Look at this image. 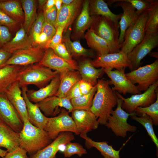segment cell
Wrapping results in <instances>:
<instances>
[{
	"mask_svg": "<svg viewBox=\"0 0 158 158\" xmlns=\"http://www.w3.org/2000/svg\"><path fill=\"white\" fill-rule=\"evenodd\" d=\"M126 77L140 91H145L151 85L158 81V59L151 64L125 73Z\"/></svg>",
	"mask_w": 158,
	"mask_h": 158,
	"instance_id": "7",
	"label": "cell"
},
{
	"mask_svg": "<svg viewBox=\"0 0 158 158\" xmlns=\"http://www.w3.org/2000/svg\"><path fill=\"white\" fill-rule=\"evenodd\" d=\"M91 28L98 36L108 43L110 53L120 51L121 45L119 44V25L102 16H95Z\"/></svg>",
	"mask_w": 158,
	"mask_h": 158,
	"instance_id": "4",
	"label": "cell"
},
{
	"mask_svg": "<svg viewBox=\"0 0 158 158\" xmlns=\"http://www.w3.org/2000/svg\"><path fill=\"white\" fill-rule=\"evenodd\" d=\"M85 38L88 46L97 52V56L110 53L107 42L97 35L91 28L86 32Z\"/></svg>",
	"mask_w": 158,
	"mask_h": 158,
	"instance_id": "32",
	"label": "cell"
},
{
	"mask_svg": "<svg viewBox=\"0 0 158 158\" xmlns=\"http://www.w3.org/2000/svg\"><path fill=\"white\" fill-rule=\"evenodd\" d=\"M55 0H48L46 3L43 11H47L51 8L54 6Z\"/></svg>",
	"mask_w": 158,
	"mask_h": 158,
	"instance_id": "53",
	"label": "cell"
},
{
	"mask_svg": "<svg viewBox=\"0 0 158 158\" xmlns=\"http://www.w3.org/2000/svg\"><path fill=\"white\" fill-rule=\"evenodd\" d=\"M60 75L59 73L45 86L37 90H28L27 95L32 102L37 103L47 98L54 96L59 85Z\"/></svg>",
	"mask_w": 158,
	"mask_h": 158,
	"instance_id": "23",
	"label": "cell"
},
{
	"mask_svg": "<svg viewBox=\"0 0 158 158\" xmlns=\"http://www.w3.org/2000/svg\"><path fill=\"white\" fill-rule=\"evenodd\" d=\"M75 137L72 133L63 132L49 145L39 151L30 158H56V155L61 147L71 142Z\"/></svg>",
	"mask_w": 158,
	"mask_h": 158,
	"instance_id": "19",
	"label": "cell"
},
{
	"mask_svg": "<svg viewBox=\"0 0 158 158\" xmlns=\"http://www.w3.org/2000/svg\"><path fill=\"white\" fill-rule=\"evenodd\" d=\"M64 26H60L56 29L55 34L52 39L44 45V48L53 49L55 46L62 42L63 32L65 28Z\"/></svg>",
	"mask_w": 158,
	"mask_h": 158,
	"instance_id": "42",
	"label": "cell"
},
{
	"mask_svg": "<svg viewBox=\"0 0 158 158\" xmlns=\"http://www.w3.org/2000/svg\"><path fill=\"white\" fill-rule=\"evenodd\" d=\"M44 21L54 27L57 17V10L55 5L51 9L43 11Z\"/></svg>",
	"mask_w": 158,
	"mask_h": 158,
	"instance_id": "47",
	"label": "cell"
},
{
	"mask_svg": "<svg viewBox=\"0 0 158 158\" xmlns=\"http://www.w3.org/2000/svg\"><path fill=\"white\" fill-rule=\"evenodd\" d=\"M59 73L38 63L23 67L17 80L21 87L33 85L39 89L48 85Z\"/></svg>",
	"mask_w": 158,
	"mask_h": 158,
	"instance_id": "3",
	"label": "cell"
},
{
	"mask_svg": "<svg viewBox=\"0 0 158 158\" xmlns=\"http://www.w3.org/2000/svg\"><path fill=\"white\" fill-rule=\"evenodd\" d=\"M97 90V85L94 86L88 93L71 100L74 109L89 110Z\"/></svg>",
	"mask_w": 158,
	"mask_h": 158,
	"instance_id": "37",
	"label": "cell"
},
{
	"mask_svg": "<svg viewBox=\"0 0 158 158\" xmlns=\"http://www.w3.org/2000/svg\"><path fill=\"white\" fill-rule=\"evenodd\" d=\"M78 83L82 95L88 93L94 87L90 83L82 79L78 82Z\"/></svg>",
	"mask_w": 158,
	"mask_h": 158,
	"instance_id": "51",
	"label": "cell"
},
{
	"mask_svg": "<svg viewBox=\"0 0 158 158\" xmlns=\"http://www.w3.org/2000/svg\"><path fill=\"white\" fill-rule=\"evenodd\" d=\"M11 35L9 29L7 27L0 25V49L9 42Z\"/></svg>",
	"mask_w": 158,
	"mask_h": 158,
	"instance_id": "46",
	"label": "cell"
},
{
	"mask_svg": "<svg viewBox=\"0 0 158 158\" xmlns=\"http://www.w3.org/2000/svg\"><path fill=\"white\" fill-rule=\"evenodd\" d=\"M0 10L19 23L24 21L23 11L18 0H0Z\"/></svg>",
	"mask_w": 158,
	"mask_h": 158,
	"instance_id": "33",
	"label": "cell"
},
{
	"mask_svg": "<svg viewBox=\"0 0 158 158\" xmlns=\"http://www.w3.org/2000/svg\"><path fill=\"white\" fill-rule=\"evenodd\" d=\"M40 109L47 117L54 116L59 113L61 109L64 108L69 112L74 110L71 100L66 98L53 96L47 98L38 103Z\"/></svg>",
	"mask_w": 158,
	"mask_h": 158,
	"instance_id": "16",
	"label": "cell"
},
{
	"mask_svg": "<svg viewBox=\"0 0 158 158\" xmlns=\"http://www.w3.org/2000/svg\"><path fill=\"white\" fill-rule=\"evenodd\" d=\"M158 81L150 86L144 93L133 95L127 98L117 91L115 92L117 96L123 100L122 109L128 113H132L138 107H147L155 102L158 96Z\"/></svg>",
	"mask_w": 158,
	"mask_h": 158,
	"instance_id": "9",
	"label": "cell"
},
{
	"mask_svg": "<svg viewBox=\"0 0 158 158\" xmlns=\"http://www.w3.org/2000/svg\"><path fill=\"white\" fill-rule=\"evenodd\" d=\"M38 63L59 73L70 70H78V64L75 60L63 59L56 55L51 48L45 49L44 56Z\"/></svg>",
	"mask_w": 158,
	"mask_h": 158,
	"instance_id": "15",
	"label": "cell"
},
{
	"mask_svg": "<svg viewBox=\"0 0 158 158\" xmlns=\"http://www.w3.org/2000/svg\"><path fill=\"white\" fill-rule=\"evenodd\" d=\"M78 71L81 76V79L93 86L97 85L98 78L104 72L103 68H96L89 59L82 61L78 64Z\"/></svg>",
	"mask_w": 158,
	"mask_h": 158,
	"instance_id": "28",
	"label": "cell"
},
{
	"mask_svg": "<svg viewBox=\"0 0 158 158\" xmlns=\"http://www.w3.org/2000/svg\"><path fill=\"white\" fill-rule=\"evenodd\" d=\"M96 85L97 91L90 110L97 118L99 124L105 125L111 111L117 104L118 97L109 81L99 79Z\"/></svg>",
	"mask_w": 158,
	"mask_h": 158,
	"instance_id": "1",
	"label": "cell"
},
{
	"mask_svg": "<svg viewBox=\"0 0 158 158\" xmlns=\"http://www.w3.org/2000/svg\"><path fill=\"white\" fill-rule=\"evenodd\" d=\"M71 117L80 134H87L97 128L99 124L97 118L89 110L74 109Z\"/></svg>",
	"mask_w": 158,
	"mask_h": 158,
	"instance_id": "17",
	"label": "cell"
},
{
	"mask_svg": "<svg viewBox=\"0 0 158 158\" xmlns=\"http://www.w3.org/2000/svg\"><path fill=\"white\" fill-rule=\"evenodd\" d=\"M7 152L8 151L7 150H4L0 148V157L3 158Z\"/></svg>",
	"mask_w": 158,
	"mask_h": 158,
	"instance_id": "56",
	"label": "cell"
},
{
	"mask_svg": "<svg viewBox=\"0 0 158 158\" xmlns=\"http://www.w3.org/2000/svg\"><path fill=\"white\" fill-rule=\"evenodd\" d=\"M18 23L0 10V25L7 27L9 30H13L17 27Z\"/></svg>",
	"mask_w": 158,
	"mask_h": 158,
	"instance_id": "44",
	"label": "cell"
},
{
	"mask_svg": "<svg viewBox=\"0 0 158 158\" xmlns=\"http://www.w3.org/2000/svg\"><path fill=\"white\" fill-rule=\"evenodd\" d=\"M90 4V11L92 16H101L119 25L118 21L121 18L122 13L117 14L113 13L109 9L107 4L103 0H94Z\"/></svg>",
	"mask_w": 158,
	"mask_h": 158,
	"instance_id": "30",
	"label": "cell"
},
{
	"mask_svg": "<svg viewBox=\"0 0 158 158\" xmlns=\"http://www.w3.org/2000/svg\"><path fill=\"white\" fill-rule=\"evenodd\" d=\"M34 46L32 42L26 33L23 25L16 32L15 37L1 48L11 54L23 49Z\"/></svg>",
	"mask_w": 158,
	"mask_h": 158,
	"instance_id": "24",
	"label": "cell"
},
{
	"mask_svg": "<svg viewBox=\"0 0 158 158\" xmlns=\"http://www.w3.org/2000/svg\"><path fill=\"white\" fill-rule=\"evenodd\" d=\"M130 4L136 9L137 13H141L147 8L154 2L152 0H123Z\"/></svg>",
	"mask_w": 158,
	"mask_h": 158,
	"instance_id": "43",
	"label": "cell"
},
{
	"mask_svg": "<svg viewBox=\"0 0 158 158\" xmlns=\"http://www.w3.org/2000/svg\"><path fill=\"white\" fill-rule=\"evenodd\" d=\"M90 2L89 1L86 0L83 4L82 11L75 23L73 35L75 38H79L82 36L95 19V16L90 15Z\"/></svg>",
	"mask_w": 158,
	"mask_h": 158,
	"instance_id": "27",
	"label": "cell"
},
{
	"mask_svg": "<svg viewBox=\"0 0 158 158\" xmlns=\"http://www.w3.org/2000/svg\"><path fill=\"white\" fill-rule=\"evenodd\" d=\"M23 67L8 65L0 68V94H4L9 87L16 81Z\"/></svg>",
	"mask_w": 158,
	"mask_h": 158,
	"instance_id": "29",
	"label": "cell"
},
{
	"mask_svg": "<svg viewBox=\"0 0 158 158\" xmlns=\"http://www.w3.org/2000/svg\"><path fill=\"white\" fill-rule=\"evenodd\" d=\"M1 123V121L0 120V124Z\"/></svg>",
	"mask_w": 158,
	"mask_h": 158,
	"instance_id": "59",
	"label": "cell"
},
{
	"mask_svg": "<svg viewBox=\"0 0 158 158\" xmlns=\"http://www.w3.org/2000/svg\"><path fill=\"white\" fill-rule=\"evenodd\" d=\"M145 34L158 32V1L154 0L148 8V15L145 26Z\"/></svg>",
	"mask_w": 158,
	"mask_h": 158,
	"instance_id": "36",
	"label": "cell"
},
{
	"mask_svg": "<svg viewBox=\"0 0 158 158\" xmlns=\"http://www.w3.org/2000/svg\"><path fill=\"white\" fill-rule=\"evenodd\" d=\"M95 68H99L108 70L115 68L119 71L130 67L127 55L120 51L119 52L110 53L100 56H97L94 60L91 61Z\"/></svg>",
	"mask_w": 158,
	"mask_h": 158,
	"instance_id": "12",
	"label": "cell"
},
{
	"mask_svg": "<svg viewBox=\"0 0 158 158\" xmlns=\"http://www.w3.org/2000/svg\"><path fill=\"white\" fill-rule=\"evenodd\" d=\"M56 32V29L53 25L44 21L41 32L44 33L46 35L47 39V42L52 39Z\"/></svg>",
	"mask_w": 158,
	"mask_h": 158,
	"instance_id": "48",
	"label": "cell"
},
{
	"mask_svg": "<svg viewBox=\"0 0 158 158\" xmlns=\"http://www.w3.org/2000/svg\"><path fill=\"white\" fill-rule=\"evenodd\" d=\"M80 136L85 140L88 148L95 147L99 150L104 158H121L119 155L121 148L118 150L114 149L112 146L106 141L97 142L93 140L87 134H80Z\"/></svg>",
	"mask_w": 158,
	"mask_h": 158,
	"instance_id": "31",
	"label": "cell"
},
{
	"mask_svg": "<svg viewBox=\"0 0 158 158\" xmlns=\"http://www.w3.org/2000/svg\"><path fill=\"white\" fill-rule=\"evenodd\" d=\"M158 45V32L145 34L142 40L127 54L130 62L131 71L136 69L141 65V61Z\"/></svg>",
	"mask_w": 158,
	"mask_h": 158,
	"instance_id": "10",
	"label": "cell"
},
{
	"mask_svg": "<svg viewBox=\"0 0 158 158\" xmlns=\"http://www.w3.org/2000/svg\"><path fill=\"white\" fill-rule=\"evenodd\" d=\"M149 7L141 13L136 12L133 22L125 33L120 51L127 55L142 40L145 35Z\"/></svg>",
	"mask_w": 158,
	"mask_h": 158,
	"instance_id": "5",
	"label": "cell"
},
{
	"mask_svg": "<svg viewBox=\"0 0 158 158\" xmlns=\"http://www.w3.org/2000/svg\"><path fill=\"white\" fill-rule=\"evenodd\" d=\"M25 150L19 147L14 151L8 152L3 158H29Z\"/></svg>",
	"mask_w": 158,
	"mask_h": 158,
	"instance_id": "49",
	"label": "cell"
},
{
	"mask_svg": "<svg viewBox=\"0 0 158 158\" xmlns=\"http://www.w3.org/2000/svg\"><path fill=\"white\" fill-rule=\"evenodd\" d=\"M52 49L54 53L59 56L68 60H73L72 57L62 42L55 46Z\"/></svg>",
	"mask_w": 158,
	"mask_h": 158,
	"instance_id": "45",
	"label": "cell"
},
{
	"mask_svg": "<svg viewBox=\"0 0 158 158\" xmlns=\"http://www.w3.org/2000/svg\"><path fill=\"white\" fill-rule=\"evenodd\" d=\"M149 54L150 55L154 58H156L158 59V52H150Z\"/></svg>",
	"mask_w": 158,
	"mask_h": 158,
	"instance_id": "58",
	"label": "cell"
},
{
	"mask_svg": "<svg viewBox=\"0 0 158 158\" xmlns=\"http://www.w3.org/2000/svg\"><path fill=\"white\" fill-rule=\"evenodd\" d=\"M83 1L74 0L68 5L63 4L61 8L57 15L54 27L64 26V31H66L75 18Z\"/></svg>",
	"mask_w": 158,
	"mask_h": 158,
	"instance_id": "22",
	"label": "cell"
},
{
	"mask_svg": "<svg viewBox=\"0 0 158 158\" xmlns=\"http://www.w3.org/2000/svg\"><path fill=\"white\" fill-rule=\"evenodd\" d=\"M20 87L16 81L9 87L4 94L23 123L28 120V117L25 102Z\"/></svg>",
	"mask_w": 158,
	"mask_h": 158,
	"instance_id": "18",
	"label": "cell"
},
{
	"mask_svg": "<svg viewBox=\"0 0 158 158\" xmlns=\"http://www.w3.org/2000/svg\"><path fill=\"white\" fill-rule=\"evenodd\" d=\"M136 114L140 115L145 114L151 118L153 125H158V96L156 101L150 105L145 107H138L135 109Z\"/></svg>",
	"mask_w": 158,
	"mask_h": 158,
	"instance_id": "39",
	"label": "cell"
},
{
	"mask_svg": "<svg viewBox=\"0 0 158 158\" xmlns=\"http://www.w3.org/2000/svg\"><path fill=\"white\" fill-rule=\"evenodd\" d=\"M12 54L2 48L0 49V68L2 67Z\"/></svg>",
	"mask_w": 158,
	"mask_h": 158,
	"instance_id": "52",
	"label": "cell"
},
{
	"mask_svg": "<svg viewBox=\"0 0 158 158\" xmlns=\"http://www.w3.org/2000/svg\"><path fill=\"white\" fill-rule=\"evenodd\" d=\"M123 102V100L118 97L117 107L111 111L105 125L111 129L116 136L124 138L127 135V132H135L137 128L127 122L129 116L136 114L135 112L128 113L123 109L121 107Z\"/></svg>",
	"mask_w": 158,
	"mask_h": 158,
	"instance_id": "6",
	"label": "cell"
},
{
	"mask_svg": "<svg viewBox=\"0 0 158 158\" xmlns=\"http://www.w3.org/2000/svg\"><path fill=\"white\" fill-rule=\"evenodd\" d=\"M62 41L72 57L84 56L93 57L95 56L94 52L90 49L83 47L79 41H72L69 33L63 37Z\"/></svg>",
	"mask_w": 158,
	"mask_h": 158,
	"instance_id": "35",
	"label": "cell"
},
{
	"mask_svg": "<svg viewBox=\"0 0 158 158\" xmlns=\"http://www.w3.org/2000/svg\"><path fill=\"white\" fill-rule=\"evenodd\" d=\"M19 133L1 123L0 124V147L6 148L8 152L14 151L20 147Z\"/></svg>",
	"mask_w": 158,
	"mask_h": 158,
	"instance_id": "25",
	"label": "cell"
},
{
	"mask_svg": "<svg viewBox=\"0 0 158 158\" xmlns=\"http://www.w3.org/2000/svg\"><path fill=\"white\" fill-rule=\"evenodd\" d=\"M74 0H62L63 4L68 5L71 3Z\"/></svg>",
	"mask_w": 158,
	"mask_h": 158,
	"instance_id": "57",
	"label": "cell"
},
{
	"mask_svg": "<svg viewBox=\"0 0 158 158\" xmlns=\"http://www.w3.org/2000/svg\"><path fill=\"white\" fill-rule=\"evenodd\" d=\"M62 0H55L54 5L57 10V15L59 13L62 5Z\"/></svg>",
	"mask_w": 158,
	"mask_h": 158,
	"instance_id": "54",
	"label": "cell"
},
{
	"mask_svg": "<svg viewBox=\"0 0 158 158\" xmlns=\"http://www.w3.org/2000/svg\"><path fill=\"white\" fill-rule=\"evenodd\" d=\"M108 1L110 4L115 3V6L120 7L123 9V13L119 22L120 31L118 42L121 45L125 33L135 17L136 11L130 4L123 0H111Z\"/></svg>",
	"mask_w": 158,
	"mask_h": 158,
	"instance_id": "20",
	"label": "cell"
},
{
	"mask_svg": "<svg viewBox=\"0 0 158 158\" xmlns=\"http://www.w3.org/2000/svg\"><path fill=\"white\" fill-rule=\"evenodd\" d=\"M138 116L136 114L130 116L132 119L134 120L142 125L146 129L148 135L152 141L158 148V139L153 129L152 121L150 117L145 114H142Z\"/></svg>",
	"mask_w": 158,
	"mask_h": 158,
	"instance_id": "38",
	"label": "cell"
},
{
	"mask_svg": "<svg viewBox=\"0 0 158 158\" xmlns=\"http://www.w3.org/2000/svg\"><path fill=\"white\" fill-rule=\"evenodd\" d=\"M0 120L17 133L23 128V123L4 94H0Z\"/></svg>",
	"mask_w": 158,
	"mask_h": 158,
	"instance_id": "13",
	"label": "cell"
},
{
	"mask_svg": "<svg viewBox=\"0 0 158 158\" xmlns=\"http://www.w3.org/2000/svg\"><path fill=\"white\" fill-rule=\"evenodd\" d=\"M45 49L43 45H40L18 51L12 54L2 67L8 65L26 66L39 63Z\"/></svg>",
	"mask_w": 158,
	"mask_h": 158,
	"instance_id": "11",
	"label": "cell"
},
{
	"mask_svg": "<svg viewBox=\"0 0 158 158\" xmlns=\"http://www.w3.org/2000/svg\"><path fill=\"white\" fill-rule=\"evenodd\" d=\"M21 88L22 95L26 104L28 121L34 126L44 130L48 117L42 112L37 103L34 104L28 99L26 93L27 86Z\"/></svg>",
	"mask_w": 158,
	"mask_h": 158,
	"instance_id": "21",
	"label": "cell"
},
{
	"mask_svg": "<svg viewBox=\"0 0 158 158\" xmlns=\"http://www.w3.org/2000/svg\"><path fill=\"white\" fill-rule=\"evenodd\" d=\"M44 130L52 140L55 139L63 132L79 134L73 119L69 115L68 111L64 108L61 109L57 116L48 118Z\"/></svg>",
	"mask_w": 158,
	"mask_h": 158,
	"instance_id": "8",
	"label": "cell"
},
{
	"mask_svg": "<svg viewBox=\"0 0 158 158\" xmlns=\"http://www.w3.org/2000/svg\"><path fill=\"white\" fill-rule=\"evenodd\" d=\"M21 2L24 16L23 26L28 34L37 16L36 1L34 0H22L21 1Z\"/></svg>",
	"mask_w": 158,
	"mask_h": 158,
	"instance_id": "34",
	"label": "cell"
},
{
	"mask_svg": "<svg viewBox=\"0 0 158 158\" xmlns=\"http://www.w3.org/2000/svg\"><path fill=\"white\" fill-rule=\"evenodd\" d=\"M60 81L58 90L55 96L66 97L71 89L81 79L78 70H70L60 73Z\"/></svg>",
	"mask_w": 158,
	"mask_h": 158,
	"instance_id": "26",
	"label": "cell"
},
{
	"mask_svg": "<svg viewBox=\"0 0 158 158\" xmlns=\"http://www.w3.org/2000/svg\"><path fill=\"white\" fill-rule=\"evenodd\" d=\"M44 21L43 11H42L37 15L36 19L33 24L29 32L30 35L29 36L33 44V40L35 37L41 32L42 26Z\"/></svg>",
	"mask_w": 158,
	"mask_h": 158,
	"instance_id": "41",
	"label": "cell"
},
{
	"mask_svg": "<svg viewBox=\"0 0 158 158\" xmlns=\"http://www.w3.org/2000/svg\"><path fill=\"white\" fill-rule=\"evenodd\" d=\"M47 1V0H39L38 2L40 7L41 8H43Z\"/></svg>",
	"mask_w": 158,
	"mask_h": 158,
	"instance_id": "55",
	"label": "cell"
},
{
	"mask_svg": "<svg viewBox=\"0 0 158 158\" xmlns=\"http://www.w3.org/2000/svg\"><path fill=\"white\" fill-rule=\"evenodd\" d=\"M103 69L104 72L110 79L109 81V84L114 85L112 89L114 91H116L120 94L124 95L127 93L133 95L141 93L137 85L133 84L126 77L125 69L119 71Z\"/></svg>",
	"mask_w": 158,
	"mask_h": 158,
	"instance_id": "14",
	"label": "cell"
},
{
	"mask_svg": "<svg viewBox=\"0 0 158 158\" xmlns=\"http://www.w3.org/2000/svg\"><path fill=\"white\" fill-rule=\"evenodd\" d=\"M63 153L64 157H70L74 154L80 157L87 153L86 150L79 143L69 142L64 145Z\"/></svg>",
	"mask_w": 158,
	"mask_h": 158,
	"instance_id": "40",
	"label": "cell"
},
{
	"mask_svg": "<svg viewBox=\"0 0 158 158\" xmlns=\"http://www.w3.org/2000/svg\"><path fill=\"white\" fill-rule=\"evenodd\" d=\"M20 147L32 156L52 142V139L44 130L32 125L28 120L23 122V128L19 133Z\"/></svg>",
	"mask_w": 158,
	"mask_h": 158,
	"instance_id": "2",
	"label": "cell"
},
{
	"mask_svg": "<svg viewBox=\"0 0 158 158\" xmlns=\"http://www.w3.org/2000/svg\"><path fill=\"white\" fill-rule=\"evenodd\" d=\"M78 82L69 91L66 97V98L71 100L72 99L80 97L82 95L79 87Z\"/></svg>",
	"mask_w": 158,
	"mask_h": 158,
	"instance_id": "50",
	"label": "cell"
}]
</instances>
